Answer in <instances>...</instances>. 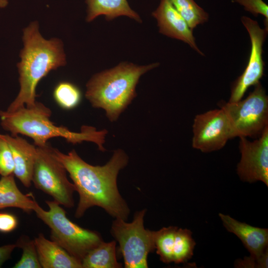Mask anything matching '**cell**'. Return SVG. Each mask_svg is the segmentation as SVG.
Wrapping results in <instances>:
<instances>
[{"mask_svg": "<svg viewBox=\"0 0 268 268\" xmlns=\"http://www.w3.org/2000/svg\"><path fill=\"white\" fill-rule=\"evenodd\" d=\"M53 154L63 164L79 196L75 216H82L89 208L99 206L115 218L127 220L130 209L120 195L117 184L120 171L128 163L129 157L123 150L114 151L110 160L103 166L91 165L81 159L72 149L67 154L52 147Z\"/></svg>", "mask_w": 268, "mask_h": 268, "instance_id": "6da1fadb", "label": "cell"}, {"mask_svg": "<svg viewBox=\"0 0 268 268\" xmlns=\"http://www.w3.org/2000/svg\"><path fill=\"white\" fill-rule=\"evenodd\" d=\"M24 47L21 61L17 64L19 74V92L6 111L12 112L36 104V88L50 71L66 64L62 42L57 38L44 39L37 22H32L23 30Z\"/></svg>", "mask_w": 268, "mask_h": 268, "instance_id": "7a4b0ae2", "label": "cell"}, {"mask_svg": "<svg viewBox=\"0 0 268 268\" xmlns=\"http://www.w3.org/2000/svg\"><path fill=\"white\" fill-rule=\"evenodd\" d=\"M51 115L49 108L36 102L32 107L24 106L12 112L0 111V124L11 136L21 134L29 136L38 147L46 146L50 138L62 137L73 144L91 141L96 143L100 150H105L103 144L107 130L97 131L93 127L83 126L79 133L71 132L67 127L55 125L50 119Z\"/></svg>", "mask_w": 268, "mask_h": 268, "instance_id": "3957f363", "label": "cell"}, {"mask_svg": "<svg viewBox=\"0 0 268 268\" xmlns=\"http://www.w3.org/2000/svg\"><path fill=\"white\" fill-rule=\"evenodd\" d=\"M159 65L121 63L94 74L86 84L85 97L92 107L103 109L109 120L115 122L136 97L135 88L141 76Z\"/></svg>", "mask_w": 268, "mask_h": 268, "instance_id": "277c9868", "label": "cell"}, {"mask_svg": "<svg viewBox=\"0 0 268 268\" xmlns=\"http://www.w3.org/2000/svg\"><path fill=\"white\" fill-rule=\"evenodd\" d=\"M46 202L48 210L37 203L34 211L50 229L51 240L81 263L89 251L103 241L101 235L71 221L67 217L65 210L55 201Z\"/></svg>", "mask_w": 268, "mask_h": 268, "instance_id": "5b68a950", "label": "cell"}, {"mask_svg": "<svg viewBox=\"0 0 268 268\" xmlns=\"http://www.w3.org/2000/svg\"><path fill=\"white\" fill-rule=\"evenodd\" d=\"M146 209L136 211L131 222L113 221L111 233L118 242L126 268H147V256L155 249L154 231L145 229Z\"/></svg>", "mask_w": 268, "mask_h": 268, "instance_id": "8992f818", "label": "cell"}, {"mask_svg": "<svg viewBox=\"0 0 268 268\" xmlns=\"http://www.w3.org/2000/svg\"><path fill=\"white\" fill-rule=\"evenodd\" d=\"M36 148L32 182L36 189L51 196L61 205L73 207L75 188L68 181L64 166L54 155L48 143Z\"/></svg>", "mask_w": 268, "mask_h": 268, "instance_id": "52a82bcc", "label": "cell"}, {"mask_svg": "<svg viewBox=\"0 0 268 268\" xmlns=\"http://www.w3.org/2000/svg\"><path fill=\"white\" fill-rule=\"evenodd\" d=\"M230 121L234 137H259L268 127V97L259 82L243 100L220 106Z\"/></svg>", "mask_w": 268, "mask_h": 268, "instance_id": "ba28073f", "label": "cell"}, {"mask_svg": "<svg viewBox=\"0 0 268 268\" xmlns=\"http://www.w3.org/2000/svg\"><path fill=\"white\" fill-rule=\"evenodd\" d=\"M193 132L192 146L203 152L219 150L234 137L230 121L222 108L197 115Z\"/></svg>", "mask_w": 268, "mask_h": 268, "instance_id": "9c48e42d", "label": "cell"}, {"mask_svg": "<svg viewBox=\"0 0 268 268\" xmlns=\"http://www.w3.org/2000/svg\"><path fill=\"white\" fill-rule=\"evenodd\" d=\"M241 21L250 36L251 52L246 68L231 88L229 102H236L241 100L247 89L250 86L258 83L264 74L263 46L268 29H262L257 21L248 17H242Z\"/></svg>", "mask_w": 268, "mask_h": 268, "instance_id": "30bf717a", "label": "cell"}, {"mask_svg": "<svg viewBox=\"0 0 268 268\" xmlns=\"http://www.w3.org/2000/svg\"><path fill=\"white\" fill-rule=\"evenodd\" d=\"M240 137L241 154L237 172L240 178L250 183L261 181L268 186V127L258 139L250 141Z\"/></svg>", "mask_w": 268, "mask_h": 268, "instance_id": "8fae6325", "label": "cell"}, {"mask_svg": "<svg viewBox=\"0 0 268 268\" xmlns=\"http://www.w3.org/2000/svg\"><path fill=\"white\" fill-rule=\"evenodd\" d=\"M152 15L157 20L160 33L183 41L199 54L203 55L196 44L193 30L169 0H161Z\"/></svg>", "mask_w": 268, "mask_h": 268, "instance_id": "7c38bea8", "label": "cell"}, {"mask_svg": "<svg viewBox=\"0 0 268 268\" xmlns=\"http://www.w3.org/2000/svg\"><path fill=\"white\" fill-rule=\"evenodd\" d=\"M219 216L227 230L241 240L250 256L259 259L268 251V229L251 226L223 213Z\"/></svg>", "mask_w": 268, "mask_h": 268, "instance_id": "4fadbf2b", "label": "cell"}, {"mask_svg": "<svg viewBox=\"0 0 268 268\" xmlns=\"http://www.w3.org/2000/svg\"><path fill=\"white\" fill-rule=\"evenodd\" d=\"M11 150L14 163L13 174L27 188L31 186L32 173L36 155L35 145L16 135L2 134Z\"/></svg>", "mask_w": 268, "mask_h": 268, "instance_id": "5bb4252c", "label": "cell"}, {"mask_svg": "<svg viewBox=\"0 0 268 268\" xmlns=\"http://www.w3.org/2000/svg\"><path fill=\"white\" fill-rule=\"evenodd\" d=\"M38 259L43 268H81V263L55 242L41 233L34 239Z\"/></svg>", "mask_w": 268, "mask_h": 268, "instance_id": "9a60e30c", "label": "cell"}, {"mask_svg": "<svg viewBox=\"0 0 268 268\" xmlns=\"http://www.w3.org/2000/svg\"><path fill=\"white\" fill-rule=\"evenodd\" d=\"M86 21L91 22L103 15L108 20L120 16H126L138 22L142 20L139 15L130 6L127 0H86Z\"/></svg>", "mask_w": 268, "mask_h": 268, "instance_id": "2e32d148", "label": "cell"}, {"mask_svg": "<svg viewBox=\"0 0 268 268\" xmlns=\"http://www.w3.org/2000/svg\"><path fill=\"white\" fill-rule=\"evenodd\" d=\"M14 174L2 176L0 179V210L7 207H16L30 213L37 202L30 193L23 194L18 188Z\"/></svg>", "mask_w": 268, "mask_h": 268, "instance_id": "e0dca14e", "label": "cell"}, {"mask_svg": "<svg viewBox=\"0 0 268 268\" xmlns=\"http://www.w3.org/2000/svg\"><path fill=\"white\" fill-rule=\"evenodd\" d=\"M82 268H120L116 256V242L102 241L89 251L81 262Z\"/></svg>", "mask_w": 268, "mask_h": 268, "instance_id": "ac0fdd59", "label": "cell"}, {"mask_svg": "<svg viewBox=\"0 0 268 268\" xmlns=\"http://www.w3.org/2000/svg\"><path fill=\"white\" fill-rule=\"evenodd\" d=\"M169 0L192 30L207 21L208 14L194 0Z\"/></svg>", "mask_w": 268, "mask_h": 268, "instance_id": "d6986e66", "label": "cell"}, {"mask_svg": "<svg viewBox=\"0 0 268 268\" xmlns=\"http://www.w3.org/2000/svg\"><path fill=\"white\" fill-rule=\"evenodd\" d=\"M195 245L192 232L188 229L178 227L175 234L173 262L180 264L190 259L193 255Z\"/></svg>", "mask_w": 268, "mask_h": 268, "instance_id": "ffe728a7", "label": "cell"}, {"mask_svg": "<svg viewBox=\"0 0 268 268\" xmlns=\"http://www.w3.org/2000/svg\"><path fill=\"white\" fill-rule=\"evenodd\" d=\"M178 227L170 226L154 231L156 253L160 260L166 264L173 262V252L176 231Z\"/></svg>", "mask_w": 268, "mask_h": 268, "instance_id": "44dd1931", "label": "cell"}, {"mask_svg": "<svg viewBox=\"0 0 268 268\" xmlns=\"http://www.w3.org/2000/svg\"><path fill=\"white\" fill-rule=\"evenodd\" d=\"M53 96L57 103L67 110L76 107L80 103L81 94L79 89L67 81L59 82L55 87Z\"/></svg>", "mask_w": 268, "mask_h": 268, "instance_id": "7402d4cb", "label": "cell"}, {"mask_svg": "<svg viewBox=\"0 0 268 268\" xmlns=\"http://www.w3.org/2000/svg\"><path fill=\"white\" fill-rule=\"evenodd\" d=\"M16 245L22 250L20 259L13 267L14 268H41L34 240L22 235L17 240Z\"/></svg>", "mask_w": 268, "mask_h": 268, "instance_id": "603a6c76", "label": "cell"}, {"mask_svg": "<svg viewBox=\"0 0 268 268\" xmlns=\"http://www.w3.org/2000/svg\"><path fill=\"white\" fill-rule=\"evenodd\" d=\"M14 163L10 147L0 134V175L7 176L13 174Z\"/></svg>", "mask_w": 268, "mask_h": 268, "instance_id": "cb8c5ba5", "label": "cell"}, {"mask_svg": "<svg viewBox=\"0 0 268 268\" xmlns=\"http://www.w3.org/2000/svg\"><path fill=\"white\" fill-rule=\"evenodd\" d=\"M235 1L244 6L245 10L249 11L254 16L263 15L265 17L266 28L268 29V6L265 2L262 0H235Z\"/></svg>", "mask_w": 268, "mask_h": 268, "instance_id": "d4e9b609", "label": "cell"}, {"mask_svg": "<svg viewBox=\"0 0 268 268\" xmlns=\"http://www.w3.org/2000/svg\"><path fill=\"white\" fill-rule=\"evenodd\" d=\"M236 268H268V252H267L261 258L257 259L252 256L245 257L244 259H238L235 262Z\"/></svg>", "mask_w": 268, "mask_h": 268, "instance_id": "484cf974", "label": "cell"}, {"mask_svg": "<svg viewBox=\"0 0 268 268\" xmlns=\"http://www.w3.org/2000/svg\"><path fill=\"white\" fill-rule=\"evenodd\" d=\"M16 216L10 213L0 212V232L6 233L13 231L17 227Z\"/></svg>", "mask_w": 268, "mask_h": 268, "instance_id": "4316f807", "label": "cell"}, {"mask_svg": "<svg viewBox=\"0 0 268 268\" xmlns=\"http://www.w3.org/2000/svg\"><path fill=\"white\" fill-rule=\"evenodd\" d=\"M16 244H8L0 247V267L9 259L13 250L16 248Z\"/></svg>", "mask_w": 268, "mask_h": 268, "instance_id": "83f0119b", "label": "cell"}, {"mask_svg": "<svg viewBox=\"0 0 268 268\" xmlns=\"http://www.w3.org/2000/svg\"><path fill=\"white\" fill-rule=\"evenodd\" d=\"M7 4V0H0V7H5Z\"/></svg>", "mask_w": 268, "mask_h": 268, "instance_id": "f1b7e54d", "label": "cell"}]
</instances>
